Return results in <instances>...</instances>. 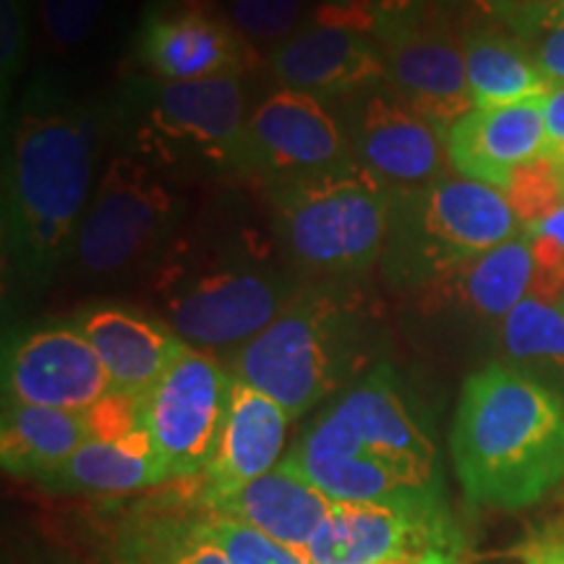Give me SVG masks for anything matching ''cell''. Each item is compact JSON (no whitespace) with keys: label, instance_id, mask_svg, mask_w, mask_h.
Masks as SVG:
<instances>
[{"label":"cell","instance_id":"12","mask_svg":"<svg viewBox=\"0 0 564 564\" xmlns=\"http://www.w3.org/2000/svg\"><path fill=\"white\" fill-rule=\"evenodd\" d=\"M301 556L308 564H455V535L447 507L333 505Z\"/></svg>","mask_w":564,"mask_h":564},{"label":"cell","instance_id":"11","mask_svg":"<svg viewBox=\"0 0 564 564\" xmlns=\"http://www.w3.org/2000/svg\"><path fill=\"white\" fill-rule=\"evenodd\" d=\"M137 55L162 82L246 76L259 53L217 0H152L141 17Z\"/></svg>","mask_w":564,"mask_h":564},{"label":"cell","instance_id":"16","mask_svg":"<svg viewBox=\"0 0 564 564\" xmlns=\"http://www.w3.org/2000/svg\"><path fill=\"white\" fill-rule=\"evenodd\" d=\"M322 413L364 453L440 476L432 434L411 405L398 371L387 361L358 377Z\"/></svg>","mask_w":564,"mask_h":564},{"label":"cell","instance_id":"23","mask_svg":"<svg viewBox=\"0 0 564 564\" xmlns=\"http://www.w3.org/2000/svg\"><path fill=\"white\" fill-rule=\"evenodd\" d=\"M110 564H230L192 499L126 514L110 541Z\"/></svg>","mask_w":564,"mask_h":564},{"label":"cell","instance_id":"3","mask_svg":"<svg viewBox=\"0 0 564 564\" xmlns=\"http://www.w3.org/2000/svg\"><path fill=\"white\" fill-rule=\"evenodd\" d=\"M449 444L470 505L525 510L564 481V400L531 373L489 364L465 379Z\"/></svg>","mask_w":564,"mask_h":564},{"label":"cell","instance_id":"40","mask_svg":"<svg viewBox=\"0 0 564 564\" xmlns=\"http://www.w3.org/2000/svg\"><path fill=\"white\" fill-rule=\"evenodd\" d=\"M476 3L478 6H481V9H497V0H476Z\"/></svg>","mask_w":564,"mask_h":564},{"label":"cell","instance_id":"5","mask_svg":"<svg viewBox=\"0 0 564 564\" xmlns=\"http://www.w3.org/2000/svg\"><path fill=\"white\" fill-rule=\"evenodd\" d=\"M272 230L295 272L356 278L379 264L392 192L361 162L267 186Z\"/></svg>","mask_w":564,"mask_h":564},{"label":"cell","instance_id":"7","mask_svg":"<svg viewBox=\"0 0 564 564\" xmlns=\"http://www.w3.org/2000/svg\"><path fill=\"white\" fill-rule=\"evenodd\" d=\"M123 118L131 154L154 171L243 178V76L137 84Z\"/></svg>","mask_w":564,"mask_h":564},{"label":"cell","instance_id":"22","mask_svg":"<svg viewBox=\"0 0 564 564\" xmlns=\"http://www.w3.org/2000/svg\"><path fill=\"white\" fill-rule=\"evenodd\" d=\"M531 241L525 232H520L512 241L457 264L421 293L429 312L502 322L520 301L531 295Z\"/></svg>","mask_w":564,"mask_h":564},{"label":"cell","instance_id":"14","mask_svg":"<svg viewBox=\"0 0 564 564\" xmlns=\"http://www.w3.org/2000/svg\"><path fill=\"white\" fill-rule=\"evenodd\" d=\"M384 53V87L447 131L476 108L465 68L463 37L436 13L423 11L379 34Z\"/></svg>","mask_w":564,"mask_h":564},{"label":"cell","instance_id":"25","mask_svg":"<svg viewBox=\"0 0 564 564\" xmlns=\"http://www.w3.org/2000/svg\"><path fill=\"white\" fill-rule=\"evenodd\" d=\"M89 436V411L74 413L3 400L0 463L6 474L45 481Z\"/></svg>","mask_w":564,"mask_h":564},{"label":"cell","instance_id":"42","mask_svg":"<svg viewBox=\"0 0 564 564\" xmlns=\"http://www.w3.org/2000/svg\"><path fill=\"white\" fill-rule=\"evenodd\" d=\"M562 178H564V162H562Z\"/></svg>","mask_w":564,"mask_h":564},{"label":"cell","instance_id":"30","mask_svg":"<svg viewBox=\"0 0 564 564\" xmlns=\"http://www.w3.org/2000/svg\"><path fill=\"white\" fill-rule=\"evenodd\" d=\"M429 11V0H322L312 9V21L379 37Z\"/></svg>","mask_w":564,"mask_h":564},{"label":"cell","instance_id":"39","mask_svg":"<svg viewBox=\"0 0 564 564\" xmlns=\"http://www.w3.org/2000/svg\"><path fill=\"white\" fill-rule=\"evenodd\" d=\"M379 564H432L423 560H390V562H379Z\"/></svg>","mask_w":564,"mask_h":564},{"label":"cell","instance_id":"38","mask_svg":"<svg viewBox=\"0 0 564 564\" xmlns=\"http://www.w3.org/2000/svg\"><path fill=\"white\" fill-rule=\"evenodd\" d=\"M523 232L549 238V241L562 246V249H564V202L552 212V215H546L544 220H539V223H533V225H528V228H523Z\"/></svg>","mask_w":564,"mask_h":564},{"label":"cell","instance_id":"41","mask_svg":"<svg viewBox=\"0 0 564 564\" xmlns=\"http://www.w3.org/2000/svg\"><path fill=\"white\" fill-rule=\"evenodd\" d=\"M520 3H541V0H520Z\"/></svg>","mask_w":564,"mask_h":564},{"label":"cell","instance_id":"36","mask_svg":"<svg viewBox=\"0 0 564 564\" xmlns=\"http://www.w3.org/2000/svg\"><path fill=\"white\" fill-rule=\"evenodd\" d=\"M544 123H546V152L544 158L564 162V84L554 87L544 97Z\"/></svg>","mask_w":564,"mask_h":564},{"label":"cell","instance_id":"2","mask_svg":"<svg viewBox=\"0 0 564 564\" xmlns=\"http://www.w3.org/2000/svg\"><path fill=\"white\" fill-rule=\"evenodd\" d=\"M274 230L232 212L183 225L150 270V291L162 322L196 350L243 348L301 291Z\"/></svg>","mask_w":564,"mask_h":564},{"label":"cell","instance_id":"19","mask_svg":"<svg viewBox=\"0 0 564 564\" xmlns=\"http://www.w3.org/2000/svg\"><path fill=\"white\" fill-rule=\"evenodd\" d=\"M447 152L463 178L505 192L514 167L544 158V100L474 108L447 129Z\"/></svg>","mask_w":564,"mask_h":564},{"label":"cell","instance_id":"18","mask_svg":"<svg viewBox=\"0 0 564 564\" xmlns=\"http://www.w3.org/2000/svg\"><path fill=\"white\" fill-rule=\"evenodd\" d=\"M291 421L285 408L274 403L270 394L232 377L220 440L207 468L194 481V502L204 505L220 499L278 468Z\"/></svg>","mask_w":564,"mask_h":564},{"label":"cell","instance_id":"6","mask_svg":"<svg viewBox=\"0 0 564 564\" xmlns=\"http://www.w3.org/2000/svg\"><path fill=\"white\" fill-rule=\"evenodd\" d=\"M523 228L499 188L444 178L394 192L379 267L394 291H423L457 264L497 249Z\"/></svg>","mask_w":564,"mask_h":564},{"label":"cell","instance_id":"32","mask_svg":"<svg viewBox=\"0 0 564 564\" xmlns=\"http://www.w3.org/2000/svg\"><path fill=\"white\" fill-rule=\"evenodd\" d=\"M110 0H37L40 30L55 53H74L97 32Z\"/></svg>","mask_w":564,"mask_h":564},{"label":"cell","instance_id":"20","mask_svg":"<svg viewBox=\"0 0 564 564\" xmlns=\"http://www.w3.org/2000/svg\"><path fill=\"white\" fill-rule=\"evenodd\" d=\"M108 373L112 394L139 400L178 361L186 345L162 319L126 306L91 308L76 319Z\"/></svg>","mask_w":564,"mask_h":564},{"label":"cell","instance_id":"8","mask_svg":"<svg viewBox=\"0 0 564 564\" xmlns=\"http://www.w3.org/2000/svg\"><path fill=\"white\" fill-rule=\"evenodd\" d=\"M183 228V199L133 154L105 167L74 243L76 270L95 280L150 272Z\"/></svg>","mask_w":564,"mask_h":564},{"label":"cell","instance_id":"26","mask_svg":"<svg viewBox=\"0 0 564 564\" xmlns=\"http://www.w3.org/2000/svg\"><path fill=\"white\" fill-rule=\"evenodd\" d=\"M465 68L476 108H507L544 100L554 84L512 32L470 26L463 34Z\"/></svg>","mask_w":564,"mask_h":564},{"label":"cell","instance_id":"34","mask_svg":"<svg viewBox=\"0 0 564 564\" xmlns=\"http://www.w3.org/2000/svg\"><path fill=\"white\" fill-rule=\"evenodd\" d=\"M30 11V0H0V84H3V100H9V87L24 68L32 30Z\"/></svg>","mask_w":564,"mask_h":564},{"label":"cell","instance_id":"4","mask_svg":"<svg viewBox=\"0 0 564 564\" xmlns=\"http://www.w3.org/2000/svg\"><path fill=\"white\" fill-rule=\"evenodd\" d=\"M373 322L358 293L303 285L274 319L232 352V377L270 394L291 419L343 390L371 356Z\"/></svg>","mask_w":564,"mask_h":564},{"label":"cell","instance_id":"13","mask_svg":"<svg viewBox=\"0 0 564 564\" xmlns=\"http://www.w3.org/2000/svg\"><path fill=\"white\" fill-rule=\"evenodd\" d=\"M352 154L390 192H413L447 175V131L419 116L387 87L348 100Z\"/></svg>","mask_w":564,"mask_h":564},{"label":"cell","instance_id":"28","mask_svg":"<svg viewBox=\"0 0 564 564\" xmlns=\"http://www.w3.org/2000/svg\"><path fill=\"white\" fill-rule=\"evenodd\" d=\"M494 11L528 47L546 79L554 87L564 84V0H541V3L497 0Z\"/></svg>","mask_w":564,"mask_h":564},{"label":"cell","instance_id":"29","mask_svg":"<svg viewBox=\"0 0 564 564\" xmlns=\"http://www.w3.org/2000/svg\"><path fill=\"white\" fill-rule=\"evenodd\" d=\"M225 13L251 45L264 42L274 47L312 21L306 0H225Z\"/></svg>","mask_w":564,"mask_h":564},{"label":"cell","instance_id":"33","mask_svg":"<svg viewBox=\"0 0 564 564\" xmlns=\"http://www.w3.org/2000/svg\"><path fill=\"white\" fill-rule=\"evenodd\" d=\"M199 512L230 564H308L299 552L274 544L272 539H267V535L253 531L249 525L238 523V520L207 512L202 507Z\"/></svg>","mask_w":564,"mask_h":564},{"label":"cell","instance_id":"24","mask_svg":"<svg viewBox=\"0 0 564 564\" xmlns=\"http://www.w3.org/2000/svg\"><path fill=\"white\" fill-rule=\"evenodd\" d=\"M165 465L144 426L118 436H89L66 463L47 476L51 489L79 494H133L167 484Z\"/></svg>","mask_w":564,"mask_h":564},{"label":"cell","instance_id":"37","mask_svg":"<svg viewBox=\"0 0 564 564\" xmlns=\"http://www.w3.org/2000/svg\"><path fill=\"white\" fill-rule=\"evenodd\" d=\"M523 564H564V535L531 541L520 554Z\"/></svg>","mask_w":564,"mask_h":564},{"label":"cell","instance_id":"35","mask_svg":"<svg viewBox=\"0 0 564 564\" xmlns=\"http://www.w3.org/2000/svg\"><path fill=\"white\" fill-rule=\"evenodd\" d=\"M525 236L533 253V282L528 299L564 301V249L549 238L531 236V232Z\"/></svg>","mask_w":564,"mask_h":564},{"label":"cell","instance_id":"1","mask_svg":"<svg viewBox=\"0 0 564 564\" xmlns=\"http://www.w3.org/2000/svg\"><path fill=\"white\" fill-rule=\"evenodd\" d=\"M105 116L51 82L26 91L3 165V257L40 285L74 251L91 204Z\"/></svg>","mask_w":564,"mask_h":564},{"label":"cell","instance_id":"10","mask_svg":"<svg viewBox=\"0 0 564 564\" xmlns=\"http://www.w3.org/2000/svg\"><path fill=\"white\" fill-rule=\"evenodd\" d=\"M356 162L345 123L303 91L280 87L249 112L243 141V178L267 186L312 178Z\"/></svg>","mask_w":564,"mask_h":564},{"label":"cell","instance_id":"17","mask_svg":"<svg viewBox=\"0 0 564 564\" xmlns=\"http://www.w3.org/2000/svg\"><path fill=\"white\" fill-rule=\"evenodd\" d=\"M270 68L282 87L322 102L352 100L384 87V53L377 37L308 21L272 47Z\"/></svg>","mask_w":564,"mask_h":564},{"label":"cell","instance_id":"9","mask_svg":"<svg viewBox=\"0 0 564 564\" xmlns=\"http://www.w3.org/2000/svg\"><path fill=\"white\" fill-rule=\"evenodd\" d=\"M232 371L212 352L188 348L144 398L139 421L171 481H196L215 453L228 413Z\"/></svg>","mask_w":564,"mask_h":564},{"label":"cell","instance_id":"21","mask_svg":"<svg viewBox=\"0 0 564 564\" xmlns=\"http://www.w3.org/2000/svg\"><path fill=\"white\" fill-rule=\"evenodd\" d=\"M194 505L207 512L223 514V518L238 520V523L272 539L274 544L301 554L314 539V533L319 531L335 502L314 484H308L299 470H293L288 463H280L270 474L253 478L241 489L212 499V502Z\"/></svg>","mask_w":564,"mask_h":564},{"label":"cell","instance_id":"27","mask_svg":"<svg viewBox=\"0 0 564 564\" xmlns=\"http://www.w3.org/2000/svg\"><path fill=\"white\" fill-rule=\"evenodd\" d=\"M499 345L514 369L564 377V301H520L499 322Z\"/></svg>","mask_w":564,"mask_h":564},{"label":"cell","instance_id":"15","mask_svg":"<svg viewBox=\"0 0 564 564\" xmlns=\"http://www.w3.org/2000/svg\"><path fill=\"white\" fill-rule=\"evenodd\" d=\"M110 394L112 387L100 356L76 322L34 329L6 350V403L87 413Z\"/></svg>","mask_w":564,"mask_h":564},{"label":"cell","instance_id":"31","mask_svg":"<svg viewBox=\"0 0 564 564\" xmlns=\"http://www.w3.org/2000/svg\"><path fill=\"white\" fill-rule=\"evenodd\" d=\"M523 228L544 220L564 202L562 165L549 158H535L514 167L502 192Z\"/></svg>","mask_w":564,"mask_h":564}]
</instances>
